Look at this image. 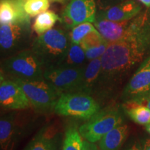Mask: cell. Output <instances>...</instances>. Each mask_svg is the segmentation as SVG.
Masks as SVG:
<instances>
[{"mask_svg": "<svg viewBox=\"0 0 150 150\" xmlns=\"http://www.w3.org/2000/svg\"><path fill=\"white\" fill-rule=\"evenodd\" d=\"M24 9V4L18 0H1V24H31V19Z\"/></svg>", "mask_w": 150, "mask_h": 150, "instance_id": "16", "label": "cell"}, {"mask_svg": "<svg viewBox=\"0 0 150 150\" xmlns=\"http://www.w3.org/2000/svg\"><path fill=\"white\" fill-rule=\"evenodd\" d=\"M22 87L36 112L49 113L54 110L62 94L45 79L23 81L13 79Z\"/></svg>", "mask_w": 150, "mask_h": 150, "instance_id": "5", "label": "cell"}, {"mask_svg": "<svg viewBox=\"0 0 150 150\" xmlns=\"http://www.w3.org/2000/svg\"><path fill=\"white\" fill-rule=\"evenodd\" d=\"M97 16L95 0H70L61 14L60 22L67 30L84 22H95Z\"/></svg>", "mask_w": 150, "mask_h": 150, "instance_id": "10", "label": "cell"}, {"mask_svg": "<svg viewBox=\"0 0 150 150\" xmlns=\"http://www.w3.org/2000/svg\"><path fill=\"white\" fill-rule=\"evenodd\" d=\"M102 71L101 58L91 60L86 65L81 82L76 93H82L91 95L99 85Z\"/></svg>", "mask_w": 150, "mask_h": 150, "instance_id": "17", "label": "cell"}, {"mask_svg": "<svg viewBox=\"0 0 150 150\" xmlns=\"http://www.w3.org/2000/svg\"><path fill=\"white\" fill-rule=\"evenodd\" d=\"M125 110L130 119L138 125L146 126L150 123V109L147 105L136 102H125Z\"/></svg>", "mask_w": 150, "mask_h": 150, "instance_id": "19", "label": "cell"}, {"mask_svg": "<svg viewBox=\"0 0 150 150\" xmlns=\"http://www.w3.org/2000/svg\"><path fill=\"white\" fill-rule=\"evenodd\" d=\"M145 102H146V105H147V106L149 108V109H150V95L147 97Z\"/></svg>", "mask_w": 150, "mask_h": 150, "instance_id": "33", "label": "cell"}, {"mask_svg": "<svg viewBox=\"0 0 150 150\" xmlns=\"http://www.w3.org/2000/svg\"><path fill=\"white\" fill-rule=\"evenodd\" d=\"M49 7L50 0H27L24 4L25 12L32 18L45 12Z\"/></svg>", "mask_w": 150, "mask_h": 150, "instance_id": "24", "label": "cell"}, {"mask_svg": "<svg viewBox=\"0 0 150 150\" xmlns=\"http://www.w3.org/2000/svg\"><path fill=\"white\" fill-rule=\"evenodd\" d=\"M123 122L121 113L117 108H109L99 110L79 128L81 136L86 140L99 142L107 133Z\"/></svg>", "mask_w": 150, "mask_h": 150, "instance_id": "7", "label": "cell"}, {"mask_svg": "<svg viewBox=\"0 0 150 150\" xmlns=\"http://www.w3.org/2000/svg\"><path fill=\"white\" fill-rule=\"evenodd\" d=\"M96 29L95 25H93L91 22H84L76 25L71 30L69 36L70 42L75 44H80L81 40L86 35L92 31Z\"/></svg>", "mask_w": 150, "mask_h": 150, "instance_id": "23", "label": "cell"}, {"mask_svg": "<svg viewBox=\"0 0 150 150\" xmlns=\"http://www.w3.org/2000/svg\"><path fill=\"white\" fill-rule=\"evenodd\" d=\"M60 17L52 11H47L38 15L32 25V29L38 35L46 33L52 29L57 21H60Z\"/></svg>", "mask_w": 150, "mask_h": 150, "instance_id": "21", "label": "cell"}, {"mask_svg": "<svg viewBox=\"0 0 150 150\" xmlns=\"http://www.w3.org/2000/svg\"><path fill=\"white\" fill-rule=\"evenodd\" d=\"M86 59L85 52L79 44L71 42L67 54L56 66L62 67H82L85 66Z\"/></svg>", "mask_w": 150, "mask_h": 150, "instance_id": "20", "label": "cell"}, {"mask_svg": "<svg viewBox=\"0 0 150 150\" xmlns=\"http://www.w3.org/2000/svg\"><path fill=\"white\" fill-rule=\"evenodd\" d=\"M106 42L107 41L105 40L104 37L100 34V33L96 29L95 31H92L86 35L81 40L79 45L83 49V50H86L88 49L100 45L102 43Z\"/></svg>", "mask_w": 150, "mask_h": 150, "instance_id": "25", "label": "cell"}, {"mask_svg": "<svg viewBox=\"0 0 150 150\" xmlns=\"http://www.w3.org/2000/svg\"><path fill=\"white\" fill-rule=\"evenodd\" d=\"M150 24L149 11L140 12L133 19L123 22H114L96 18L94 25L108 43L130 38L138 35Z\"/></svg>", "mask_w": 150, "mask_h": 150, "instance_id": "4", "label": "cell"}, {"mask_svg": "<svg viewBox=\"0 0 150 150\" xmlns=\"http://www.w3.org/2000/svg\"><path fill=\"white\" fill-rule=\"evenodd\" d=\"M0 105L7 110H25L31 107V103L22 87L14 80L5 78L1 74Z\"/></svg>", "mask_w": 150, "mask_h": 150, "instance_id": "12", "label": "cell"}, {"mask_svg": "<svg viewBox=\"0 0 150 150\" xmlns=\"http://www.w3.org/2000/svg\"><path fill=\"white\" fill-rule=\"evenodd\" d=\"M145 129H146V131H147V132L150 134V123L149 124V125H146V126H145Z\"/></svg>", "mask_w": 150, "mask_h": 150, "instance_id": "34", "label": "cell"}, {"mask_svg": "<svg viewBox=\"0 0 150 150\" xmlns=\"http://www.w3.org/2000/svg\"><path fill=\"white\" fill-rule=\"evenodd\" d=\"M108 45V42H106L102 43V45L97 47H92L84 50L86 59H87V60H89V61H91V60L101 58L103 56V54L105 53V52H106Z\"/></svg>", "mask_w": 150, "mask_h": 150, "instance_id": "26", "label": "cell"}, {"mask_svg": "<svg viewBox=\"0 0 150 150\" xmlns=\"http://www.w3.org/2000/svg\"><path fill=\"white\" fill-rule=\"evenodd\" d=\"M150 95V56L145 59L123 91L125 102L143 103Z\"/></svg>", "mask_w": 150, "mask_h": 150, "instance_id": "11", "label": "cell"}, {"mask_svg": "<svg viewBox=\"0 0 150 150\" xmlns=\"http://www.w3.org/2000/svg\"><path fill=\"white\" fill-rule=\"evenodd\" d=\"M150 51V24L138 35L127 40L108 43L101 57L99 85L108 86L143 60Z\"/></svg>", "mask_w": 150, "mask_h": 150, "instance_id": "1", "label": "cell"}, {"mask_svg": "<svg viewBox=\"0 0 150 150\" xmlns=\"http://www.w3.org/2000/svg\"><path fill=\"white\" fill-rule=\"evenodd\" d=\"M18 1H20V2H22V3H23L24 4V3H25V1H27V0H18Z\"/></svg>", "mask_w": 150, "mask_h": 150, "instance_id": "35", "label": "cell"}, {"mask_svg": "<svg viewBox=\"0 0 150 150\" xmlns=\"http://www.w3.org/2000/svg\"><path fill=\"white\" fill-rule=\"evenodd\" d=\"M31 24H1L0 47L1 55L9 57L27 50L31 42Z\"/></svg>", "mask_w": 150, "mask_h": 150, "instance_id": "8", "label": "cell"}, {"mask_svg": "<svg viewBox=\"0 0 150 150\" xmlns=\"http://www.w3.org/2000/svg\"><path fill=\"white\" fill-rule=\"evenodd\" d=\"M46 67L45 62L31 48H29L5 58L1 63V74L11 79H44Z\"/></svg>", "mask_w": 150, "mask_h": 150, "instance_id": "2", "label": "cell"}, {"mask_svg": "<svg viewBox=\"0 0 150 150\" xmlns=\"http://www.w3.org/2000/svg\"><path fill=\"white\" fill-rule=\"evenodd\" d=\"M85 66H49L44 72V79L61 94L76 93L85 70Z\"/></svg>", "mask_w": 150, "mask_h": 150, "instance_id": "9", "label": "cell"}, {"mask_svg": "<svg viewBox=\"0 0 150 150\" xmlns=\"http://www.w3.org/2000/svg\"><path fill=\"white\" fill-rule=\"evenodd\" d=\"M138 1H140L142 4H143L147 8L150 7V0H138Z\"/></svg>", "mask_w": 150, "mask_h": 150, "instance_id": "32", "label": "cell"}, {"mask_svg": "<svg viewBox=\"0 0 150 150\" xmlns=\"http://www.w3.org/2000/svg\"><path fill=\"white\" fill-rule=\"evenodd\" d=\"M142 150H150V138H147L142 145Z\"/></svg>", "mask_w": 150, "mask_h": 150, "instance_id": "30", "label": "cell"}, {"mask_svg": "<svg viewBox=\"0 0 150 150\" xmlns=\"http://www.w3.org/2000/svg\"><path fill=\"white\" fill-rule=\"evenodd\" d=\"M127 150H142V147L139 142H135Z\"/></svg>", "mask_w": 150, "mask_h": 150, "instance_id": "29", "label": "cell"}, {"mask_svg": "<svg viewBox=\"0 0 150 150\" xmlns=\"http://www.w3.org/2000/svg\"><path fill=\"white\" fill-rule=\"evenodd\" d=\"M61 134L53 125L41 128L23 150H59Z\"/></svg>", "mask_w": 150, "mask_h": 150, "instance_id": "15", "label": "cell"}, {"mask_svg": "<svg viewBox=\"0 0 150 150\" xmlns=\"http://www.w3.org/2000/svg\"><path fill=\"white\" fill-rule=\"evenodd\" d=\"M82 136L76 127H69L65 133L62 150H82Z\"/></svg>", "mask_w": 150, "mask_h": 150, "instance_id": "22", "label": "cell"}, {"mask_svg": "<svg viewBox=\"0 0 150 150\" xmlns=\"http://www.w3.org/2000/svg\"><path fill=\"white\" fill-rule=\"evenodd\" d=\"M68 0H50V2L52 3H59L61 4H64Z\"/></svg>", "mask_w": 150, "mask_h": 150, "instance_id": "31", "label": "cell"}, {"mask_svg": "<svg viewBox=\"0 0 150 150\" xmlns=\"http://www.w3.org/2000/svg\"><path fill=\"white\" fill-rule=\"evenodd\" d=\"M70 44L68 33L60 28H54L35 38L32 41L31 49L47 67L56 65L63 59Z\"/></svg>", "mask_w": 150, "mask_h": 150, "instance_id": "3", "label": "cell"}, {"mask_svg": "<svg viewBox=\"0 0 150 150\" xmlns=\"http://www.w3.org/2000/svg\"><path fill=\"white\" fill-rule=\"evenodd\" d=\"M24 128L16 112L1 116L0 119V145L2 150H13L21 137Z\"/></svg>", "mask_w": 150, "mask_h": 150, "instance_id": "13", "label": "cell"}, {"mask_svg": "<svg viewBox=\"0 0 150 150\" xmlns=\"http://www.w3.org/2000/svg\"><path fill=\"white\" fill-rule=\"evenodd\" d=\"M129 134V127L122 123L107 133L99 141L100 150H120Z\"/></svg>", "mask_w": 150, "mask_h": 150, "instance_id": "18", "label": "cell"}, {"mask_svg": "<svg viewBox=\"0 0 150 150\" xmlns=\"http://www.w3.org/2000/svg\"><path fill=\"white\" fill-rule=\"evenodd\" d=\"M82 150H100L99 148H97V145L93 142H91L88 140H84L83 142V147Z\"/></svg>", "mask_w": 150, "mask_h": 150, "instance_id": "28", "label": "cell"}, {"mask_svg": "<svg viewBox=\"0 0 150 150\" xmlns=\"http://www.w3.org/2000/svg\"><path fill=\"white\" fill-rule=\"evenodd\" d=\"M123 1L125 0H97V7L98 11H104Z\"/></svg>", "mask_w": 150, "mask_h": 150, "instance_id": "27", "label": "cell"}, {"mask_svg": "<svg viewBox=\"0 0 150 150\" xmlns=\"http://www.w3.org/2000/svg\"><path fill=\"white\" fill-rule=\"evenodd\" d=\"M141 10V6L134 0H125L109 8L99 11L96 18L114 22L127 21L138 16Z\"/></svg>", "mask_w": 150, "mask_h": 150, "instance_id": "14", "label": "cell"}, {"mask_svg": "<svg viewBox=\"0 0 150 150\" xmlns=\"http://www.w3.org/2000/svg\"><path fill=\"white\" fill-rule=\"evenodd\" d=\"M100 110L98 102L90 95L82 93H63L54 111L56 114L88 120Z\"/></svg>", "mask_w": 150, "mask_h": 150, "instance_id": "6", "label": "cell"}]
</instances>
